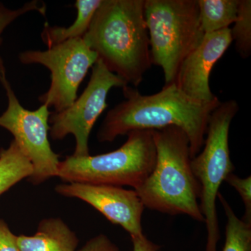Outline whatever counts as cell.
Instances as JSON below:
<instances>
[{
  "label": "cell",
  "mask_w": 251,
  "mask_h": 251,
  "mask_svg": "<svg viewBox=\"0 0 251 251\" xmlns=\"http://www.w3.org/2000/svg\"><path fill=\"white\" fill-rule=\"evenodd\" d=\"M0 251H20L16 236L3 220H0Z\"/></svg>",
  "instance_id": "21"
},
{
  "label": "cell",
  "mask_w": 251,
  "mask_h": 251,
  "mask_svg": "<svg viewBox=\"0 0 251 251\" xmlns=\"http://www.w3.org/2000/svg\"><path fill=\"white\" fill-rule=\"evenodd\" d=\"M239 110L235 100L220 103L209 117L202 152L191 159L193 174L201 186L200 208L207 230L205 251H217L220 231L216 201L221 184L234 170L229 153V131Z\"/></svg>",
  "instance_id": "6"
},
{
  "label": "cell",
  "mask_w": 251,
  "mask_h": 251,
  "mask_svg": "<svg viewBox=\"0 0 251 251\" xmlns=\"http://www.w3.org/2000/svg\"><path fill=\"white\" fill-rule=\"evenodd\" d=\"M217 198L227 218L226 241L222 251H251V225L236 216L222 194L219 193Z\"/></svg>",
  "instance_id": "16"
},
{
  "label": "cell",
  "mask_w": 251,
  "mask_h": 251,
  "mask_svg": "<svg viewBox=\"0 0 251 251\" xmlns=\"http://www.w3.org/2000/svg\"><path fill=\"white\" fill-rule=\"evenodd\" d=\"M239 0H198L199 21L204 34L229 28L235 22Z\"/></svg>",
  "instance_id": "14"
},
{
  "label": "cell",
  "mask_w": 251,
  "mask_h": 251,
  "mask_svg": "<svg viewBox=\"0 0 251 251\" xmlns=\"http://www.w3.org/2000/svg\"><path fill=\"white\" fill-rule=\"evenodd\" d=\"M232 43L230 28L204 34L201 44L180 65L175 85L191 98L212 101L217 97L209 85L211 70Z\"/></svg>",
  "instance_id": "11"
},
{
  "label": "cell",
  "mask_w": 251,
  "mask_h": 251,
  "mask_svg": "<svg viewBox=\"0 0 251 251\" xmlns=\"http://www.w3.org/2000/svg\"><path fill=\"white\" fill-rule=\"evenodd\" d=\"M233 27L231 29L232 42L238 53L244 59L251 54V1L239 0V9Z\"/></svg>",
  "instance_id": "17"
},
{
  "label": "cell",
  "mask_w": 251,
  "mask_h": 251,
  "mask_svg": "<svg viewBox=\"0 0 251 251\" xmlns=\"http://www.w3.org/2000/svg\"><path fill=\"white\" fill-rule=\"evenodd\" d=\"M98 59L82 38L64 41L46 50H31L18 54L23 64H40L50 72L49 90L39 99L54 112L65 110L76 100L80 84Z\"/></svg>",
  "instance_id": "8"
},
{
  "label": "cell",
  "mask_w": 251,
  "mask_h": 251,
  "mask_svg": "<svg viewBox=\"0 0 251 251\" xmlns=\"http://www.w3.org/2000/svg\"><path fill=\"white\" fill-rule=\"evenodd\" d=\"M56 192L77 198L93 206L112 224L119 225L130 237L143 235L142 217L145 206L134 189L111 185L64 183Z\"/></svg>",
  "instance_id": "10"
},
{
  "label": "cell",
  "mask_w": 251,
  "mask_h": 251,
  "mask_svg": "<svg viewBox=\"0 0 251 251\" xmlns=\"http://www.w3.org/2000/svg\"><path fill=\"white\" fill-rule=\"evenodd\" d=\"M115 151L97 156H67L59 162L57 177L66 183L131 186L135 189L154 168L152 130H135Z\"/></svg>",
  "instance_id": "4"
},
{
  "label": "cell",
  "mask_w": 251,
  "mask_h": 251,
  "mask_svg": "<svg viewBox=\"0 0 251 251\" xmlns=\"http://www.w3.org/2000/svg\"><path fill=\"white\" fill-rule=\"evenodd\" d=\"M133 243L132 251H158L161 247L148 239L145 235L131 237Z\"/></svg>",
  "instance_id": "22"
},
{
  "label": "cell",
  "mask_w": 251,
  "mask_h": 251,
  "mask_svg": "<svg viewBox=\"0 0 251 251\" xmlns=\"http://www.w3.org/2000/svg\"><path fill=\"white\" fill-rule=\"evenodd\" d=\"M46 10L45 4H41L39 1H29L16 9H9L0 2V45L2 41L1 36L5 29L16 19L31 11H38L41 14L45 15Z\"/></svg>",
  "instance_id": "18"
},
{
  "label": "cell",
  "mask_w": 251,
  "mask_h": 251,
  "mask_svg": "<svg viewBox=\"0 0 251 251\" xmlns=\"http://www.w3.org/2000/svg\"><path fill=\"white\" fill-rule=\"evenodd\" d=\"M152 130L156 151L153 171L135 188L145 207L204 223L200 208L201 186L191 168L190 142L176 126Z\"/></svg>",
  "instance_id": "3"
},
{
  "label": "cell",
  "mask_w": 251,
  "mask_h": 251,
  "mask_svg": "<svg viewBox=\"0 0 251 251\" xmlns=\"http://www.w3.org/2000/svg\"><path fill=\"white\" fill-rule=\"evenodd\" d=\"M82 39L128 85L138 87L152 65L145 0H103Z\"/></svg>",
  "instance_id": "2"
},
{
  "label": "cell",
  "mask_w": 251,
  "mask_h": 251,
  "mask_svg": "<svg viewBox=\"0 0 251 251\" xmlns=\"http://www.w3.org/2000/svg\"><path fill=\"white\" fill-rule=\"evenodd\" d=\"M125 100L109 110L97 133L100 143H111L135 130H158L171 126L181 128L190 142L191 158L204 145L211 112L220 105L218 97L202 102L186 95L175 83L152 95H143L127 85Z\"/></svg>",
  "instance_id": "1"
},
{
  "label": "cell",
  "mask_w": 251,
  "mask_h": 251,
  "mask_svg": "<svg viewBox=\"0 0 251 251\" xmlns=\"http://www.w3.org/2000/svg\"><path fill=\"white\" fill-rule=\"evenodd\" d=\"M151 63L165 85L175 83L181 63L202 41L198 0H145Z\"/></svg>",
  "instance_id": "5"
},
{
  "label": "cell",
  "mask_w": 251,
  "mask_h": 251,
  "mask_svg": "<svg viewBox=\"0 0 251 251\" xmlns=\"http://www.w3.org/2000/svg\"><path fill=\"white\" fill-rule=\"evenodd\" d=\"M128 85L123 79L110 72L100 59L92 68L87 87L71 106L60 112H51L50 136L63 140L68 135L75 137L74 156H85L89 152V138L100 115L107 108V97L114 87L123 89Z\"/></svg>",
  "instance_id": "9"
},
{
  "label": "cell",
  "mask_w": 251,
  "mask_h": 251,
  "mask_svg": "<svg viewBox=\"0 0 251 251\" xmlns=\"http://www.w3.org/2000/svg\"><path fill=\"white\" fill-rule=\"evenodd\" d=\"M225 181L232 186L242 198L245 206V214L242 220L251 225V176L241 178L234 173H231Z\"/></svg>",
  "instance_id": "19"
},
{
  "label": "cell",
  "mask_w": 251,
  "mask_h": 251,
  "mask_svg": "<svg viewBox=\"0 0 251 251\" xmlns=\"http://www.w3.org/2000/svg\"><path fill=\"white\" fill-rule=\"evenodd\" d=\"M102 1L103 0H77L74 4L77 10L76 19L69 27L50 26L46 24L41 32V37L48 49L64 41L83 37Z\"/></svg>",
  "instance_id": "13"
},
{
  "label": "cell",
  "mask_w": 251,
  "mask_h": 251,
  "mask_svg": "<svg viewBox=\"0 0 251 251\" xmlns=\"http://www.w3.org/2000/svg\"><path fill=\"white\" fill-rule=\"evenodd\" d=\"M30 161L14 140L7 148L0 150V196L21 180L30 177Z\"/></svg>",
  "instance_id": "15"
},
{
  "label": "cell",
  "mask_w": 251,
  "mask_h": 251,
  "mask_svg": "<svg viewBox=\"0 0 251 251\" xmlns=\"http://www.w3.org/2000/svg\"><path fill=\"white\" fill-rule=\"evenodd\" d=\"M78 251H120L106 235L99 234L90 239Z\"/></svg>",
  "instance_id": "20"
},
{
  "label": "cell",
  "mask_w": 251,
  "mask_h": 251,
  "mask_svg": "<svg viewBox=\"0 0 251 251\" xmlns=\"http://www.w3.org/2000/svg\"><path fill=\"white\" fill-rule=\"evenodd\" d=\"M0 82L8 100L7 108L0 116V127L12 134L14 141L30 161L33 172L28 179L33 184L37 185L57 176L60 161L49 141L51 112L49 106L42 104L35 110L23 107L8 80L1 57Z\"/></svg>",
  "instance_id": "7"
},
{
  "label": "cell",
  "mask_w": 251,
  "mask_h": 251,
  "mask_svg": "<svg viewBox=\"0 0 251 251\" xmlns=\"http://www.w3.org/2000/svg\"><path fill=\"white\" fill-rule=\"evenodd\" d=\"M76 234L59 218H49L39 223L34 235L16 236L20 251H75Z\"/></svg>",
  "instance_id": "12"
}]
</instances>
